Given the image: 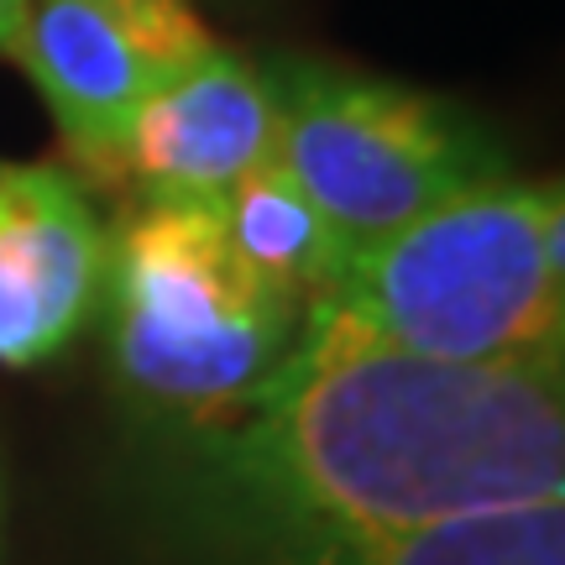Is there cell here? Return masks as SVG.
I'll list each match as a JSON object with an SVG mask.
<instances>
[{"mask_svg":"<svg viewBox=\"0 0 565 565\" xmlns=\"http://www.w3.org/2000/svg\"><path fill=\"white\" fill-rule=\"evenodd\" d=\"M225 471L309 550L561 498V366L435 362L315 303L263 404L231 429Z\"/></svg>","mask_w":565,"mask_h":565,"instance_id":"obj_1","label":"cell"},{"mask_svg":"<svg viewBox=\"0 0 565 565\" xmlns=\"http://www.w3.org/2000/svg\"><path fill=\"white\" fill-rule=\"evenodd\" d=\"M561 225L555 183H471L419 221L351 246L320 309L435 362L561 366Z\"/></svg>","mask_w":565,"mask_h":565,"instance_id":"obj_2","label":"cell"},{"mask_svg":"<svg viewBox=\"0 0 565 565\" xmlns=\"http://www.w3.org/2000/svg\"><path fill=\"white\" fill-rule=\"evenodd\" d=\"M116 372L141 404L189 424H236L263 404L303 309L231 252L210 204L137 200L105 236Z\"/></svg>","mask_w":565,"mask_h":565,"instance_id":"obj_3","label":"cell"},{"mask_svg":"<svg viewBox=\"0 0 565 565\" xmlns=\"http://www.w3.org/2000/svg\"><path fill=\"white\" fill-rule=\"evenodd\" d=\"M278 152L345 246H366L419 221L471 183L503 179L498 147L450 105L387 79L324 63L267 68Z\"/></svg>","mask_w":565,"mask_h":565,"instance_id":"obj_4","label":"cell"},{"mask_svg":"<svg viewBox=\"0 0 565 565\" xmlns=\"http://www.w3.org/2000/svg\"><path fill=\"white\" fill-rule=\"evenodd\" d=\"M210 47L221 42L183 0H26L11 58L42 89L68 152L116 173L141 100Z\"/></svg>","mask_w":565,"mask_h":565,"instance_id":"obj_5","label":"cell"},{"mask_svg":"<svg viewBox=\"0 0 565 565\" xmlns=\"http://www.w3.org/2000/svg\"><path fill=\"white\" fill-rule=\"evenodd\" d=\"M105 225L53 162H0V362L32 366L74 341L100 299Z\"/></svg>","mask_w":565,"mask_h":565,"instance_id":"obj_6","label":"cell"},{"mask_svg":"<svg viewBox=\"0 0 565 565\" xmlns=\"http://www.w3.org/2000/svg\"><path fill=\"white\" fill-rule=\"evenodd\" d=\"M278 152V110L267 68L210 47L200 63L152 89L126 126L116 179L137 200L215 204L236 179Z\"/></svg>","mask_w":565,"mask_h":565,"instance_id":"obj_7","label":"cell"},{"mask_svg":"<svg viewBox=\"0 0 565 565\" xmlns=\"http://www.w3.org/2000/svg\"><path fill=\"white\" fill-rule=\"evenodd\" d=\"M210 210H215L231 252L273 294H282L299 309H315L335 288L345 257H351L345 236L324 221V210L294 183V173L278 158L257 162Z\"/></svg>","mask_w":565,"mask_h":565,"instance_id":"obj_8","label":"cell"},{"mask_svg":"<svg viewBox=\"0 0 565 565\" xmlns=\"http://www.w3.org/2000/svg\"><path fill=\"white\" fill-rule=\"evenodd\" d=\"M315 565H565L561 498L471 508L393 534L315 550Z\"/></svg>","mask_w":565,"mask_h":565,"instance_id":"obj_9","label":"cell"},{"mask_svg":"<svg viewBox=\"0 0 565 565\" xmlns=\"http://www.w3.org/2000/svg\"><path fill=\"white\" fill-rule=\"evenodd\" d=\"M21 21H26V0H0V53H6V58L17 53Z\"/></svg>","mask_w":565,"mask_h":565,"instance_id":"obj_10","label":"cell"}]
</instances>
